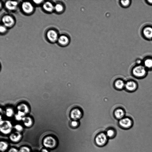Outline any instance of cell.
<instances>
[{
	"mask_svg": "<svg viewBox=\"0 0 152 152\" xmlns=\"http://www.w3.org/2000/svg\"><path fill=\"white\" fill-rule=\"evenodd\" d=\"M136 63L137 65H140L142 63V61L140 59H139L136 60Z\"/></svg>",
	"mask_w": 152,
	"mask_h": 152,
	"instance_id": "cell-28",
	"label": "cell"
},
{
	"mask_svg": "<svg viewBox=\"0 0 152 152\" xmlns=\"http://www.w3.org/2000/svg\"><path fill=\"white\" fill-rule=\"evenodd\" d=\"M23 11L27 13H30L33 11L34 7L32 4L28 2H24L22 5Z\"/></svg>",
	"mask_w": 152,
	"mask_h": 152,
	"instance_id": "cell-8",
	"label": "cell"
},
{
	"mask_svg": "<svg viewBox=\"0 0 152 152\" xmlns=\"http://www.w3.org/2000/svg\"><path fill=\"white\" fill-rule=\"evenodd\" d=\"M107 138L106 134L104 133H100L95 138V143L99 146H103L107 142Z\"/></svg>",
	"mask_w": 152,
	"mask_h": 152,
	"instance_id": "cell-4",
	"label": "cell"
},
{
	"mask_svg": "<svg viewBox=\"0 0 152 152\" xmlns=\"http://www.w3.org/2000/svg\"><path fill=\"white\" fill-rule=\"evenodd\" d=\"M148 72V70L143 65H137L132 69L131 75L136 79H142L147 76Z\"/></svg>",
	"mask_w": 152,
	"mask_h": 152,
	"instance_id": "cell-1",
	"label": "cell"
},
{
	"mask_svg": "<svg viewBox=\"0 0 152 152\" xmlns=\"http://www.w3.org/2000/svg\"><path fill=\"white\" fill-rule=\"evenodd\" d=\"M18 2L16 1H7L5 3V6L7 9L10 10H15L17 7Z\"/></svg>",
	"mask_w": 152,
	"mask_h": 152,
	"instance_id": "cell-12",
	"label": "cell"
},
{
	"mask_svg": "<svg viewBox=\"0 0 152 152\" xmlns=\"http://www.w3.org/2000/svg\"><path fill=\"white\" fill-rule=\"evenodd\" d=\"M143 34L148 39L152 38V28L145 27L143 30Z\"/></svg>",
	"mask_w": 152,
	"mask_h": 152,
	"instance_id": "cell-15",
	"label": "cell"
},
{
	"mask_svg": "<svg viewBox=\"0 0 152 152\" xmlns=\"http://www.w3.org/2000/svg\"><path fill=\"white\" fill-rule=\"evenodd\" d=\"M148 70H152V59L148 58L146 59L143 62V65Z\"/></svg>",
	"mask_w": 152,
	"mask_h": 152,
	"instance_id": "cell-16",
	"label": "cell"
},
{
	"mask_svg": "<svg viewBox=\"0 0 152 152\" xmlns=\"http://www.w3.org/2000/svg\"><path fill=\"white\" fill-rule=\"evenodd\" d=\"M2 22L5 27H10L14 24L15 21L13 18L9 15H6L2 19Z\"/></svg>",
	"mask_w": 152,
	"mask_h": 152,
	"instance_id": "cell-7",
	"label": "cell"
},
{
	"mask_svg": "<svg viewBox=\"0 0 152 152\" xmlns=\"http://www.w3.org/2000/svg\"><path fill=\"white\" fill-rule=\"evenodd\" d=\"M108 137L111 138L114 137L115 134V131L112 129H109L107 131L106 134Z\"/></svg>",
	"mask_w": 152,
	"mask_h": 152,
	"instance_id": "cell-21",
	"label": "cell"
},
{
	"mask_svg": "<svg viewBox=\"0 0 152 152\" xmlns=\"http://www.w3.org/2000/svg\"><path fill=\"white\" fill-rule=\"evenodd\" d=\"M81 115V113L80 110L78 109L73 110L71 113V117L75 120L80 118Z\"/></svg>",
	"mask_w": 152,
	"mask_h": 152,
	"instance_id": "cell-13",
	"label": "cell"
},
{
	"mask_svg": "<svg viewBox=\"0 0 152 152\" xmlns=\"http://www.w3.org/2000/svg\"><path fill=\"white\" fill-rule=\"evenodd\" d=\"M56 141L53 137L49 136L46 137L43 140V144L44 146L49 148L54 147L56 145Z\"/></svg>",
	"mask_w": 152,
	"mask_h": 152,
	"instance_id": "cell-6",
	"label": "cell"
},
{
	"mask_svg": "<svg viewBox=\"0 0 152 152\" xmlns=\"http://www.w3.org/2000/svg\"><path fill=\"white\" fill-rule=\"evenodd\" d=\"M22 135L20 132H16L11 134L10 136V139L13 142H17L21 139Z\"/></svg>",
	"mask_w": 152,
	"mask_h": 152,
	"instance_id": "cell-11",
	"label": "cell"
},
{
	"mask_svg": "<svg viewBox=\"0 0 152 152\" xmlns=\"http://www.w3.org/2000/svg\"><path fill=\"white\" fill-rule=\"evenodd\" d=\"M148 1L150 3L152 4V0H148Z\"/></svg>",
	"mask_w": 152,
	"mask_h": 152,
	"instance_id": "cell-31",
	"label": "cell"
},
{
	"mask_svg": "<svg viewBox=\"0 0 152 152\" xmlns=\"http://www.w3.org/2000/svg\"><path fill=\"white\" fill-rule=\"evenodd\" d=\"M0 131L4 134H8L10 133L12 129L11 124L9 122H1Z\"/></svg>",
	"mask_w": 152,
	"mask_h": 152,
	"instance_id": "cell-5",
	"label": "cell"
},
{
	"mask_svg": "<svg viewBox=\"0 0 152 152\" xmlns=\"http://www.w3.org/2000/svg\"><path fill=\"white\" fill-rule=\"evenodd\" d=\"M126 90L129 92H134L138 89V84L136 80L131 79L127 81L125 83V87Z\"/></svg>",
	"mask_w": 152,
	"mask_h": 152,
	"instance_id": "cell-3",
	"label": "cell"
},
{
	"mask_svg": "<svg viewBox=\"0 0 152 152\" xmlns=\"http://www.w3.org/2000/svg\"><path fill=\"white\" fill-rule=\"evenodd\" d=\"M30 150L28 147L23 146L21 147L19 151V152H30Z\"/></svg>",
	"mask_w": 152,
	"mask_h": 152,
	"instance_id": "cell-23",
	"label": "cell"
},
{
	"mask_svg": "<svg viewBox=\"0 0 152 152\" xmlns=\"http://www.w3.org/2000/svg\"><path fill=\"white\" fill-rule=\"evenodd\" d=\"M125 83L124 81L119 80H117L115 83V87L119 89H122L125 87Z\"/></svg>",
	"mask_w": 152,
	"mask_h": 152,
	"instance_id": "cell-18",
	"label": "cell"
},
{
	"mask_svg": "<svg viewBox=\"0 0 152 152\" xmlns=\"http://www.w3.org/2000/svg\"><path fill=\"white\" fill-rule=\"evenodd\" d=\"M54 9L58 12H61L64 11V7L62 4H57L54 6Z\"/></svg>",
	"mask_w": 152,
	"mask_h": 152,
	"instance_id": "cell-19",
	"label": "cell"
},
{
	"mask_svg": "<svg viewBox=\"0 0 152 152\" xmlns=\"http://www.w3.org/2000/svg\"><path fill=\"white\" fill-rule=\"evenodd\" d=\"M15 128L17 132H20L23 130V128L22 126L20 125H17L15 126Z\"/></svg>",
	"mask_w": 152,
	"mask_h": 152,
	"instance_id": "cell-24",
	"label": "cell"
},
{
	"mask_svg": "<svg viewBox=\"0 0 152 152\" xmlns=\"http://www.w3.org/2000/svg\"><path fill=\"white\" fill-rule=\"evenodd\" d=\"M71 125L74 127H76L78 125V122L74 120L71 122Z\"/></svg>",
	"mask_w": 152,
	"mask_h": 152,
	"instance_id": "cell-26",
	"label": "cell"
},
{
	"mask_svg": "<svg viewBox=\"0 0 152 152\" xmlns=\"http://www.w3.org/2000/svg\"><path fill=\"white\" fill-rule=\"evenodd\" d=\"M43 7L46 11L48 12H51L54 9L53 4L49 1L45 2L43 4Z\"/></svg>",
	"mask_w": 152,
	"mask_h": 152,
	"instance_id": "cell-14",
	"label": "cell"
},
{
	"mask_svg": "<svg viewBox=\"0 0 152 152\" xmlns=\"http://www.w3.org/2000/svg\"><path fill=\"white\" fill-rule=\"evenodd\" d=\"M35 3L38 4L41 3L43 1L42 0H35L33 1Z\"/></svg>",
	"mask_w": 152,
	"mask_h": 152,
	"instance_id": "cell-29",
	"label": "cell"
},
{
	"mask_svg": "<svg viewBox=\"0 0 152 152\" xmlns=\"http://www.w3.org/2000/svg\"><path fill=\"white\" fill-rule=\"evenodd\" d=\"M42 152H49L46 149H43L42 151Z\"/></svg>",
	"mask_w": 152,
	"mask_h": 152,
	"instance_id": "cell-30",
	"label": "cell"
},
{
	"mask_svg": "<svg viewBox=\"0 0 152 152\" xmlns=\"http://www.w3.org/2000/svg\"><path fill=\"white\" fill-rule=\"evenodd\" d=\"M8 152H19V151L15 148H11L8 151Z\"/></svg>",
	"mask_w": 152,
	"mask_h": 152,
	"instance_id": "cell-27",
	"label": "cell"
},
{
	"mask_svg": "<svg viewBox=\"0 0 152 152\" xmlns=\"http://www.w3.org/2000/svg\"><path fill=\"white\" fill-rule=\"evenodd\" d=\"M47 36L48 39L52 42L56 41L58 38L57 33L53 30L48 31L47 33Z\"/></svg>",
	"mask_w": 152,
	"mask_h": 152,
	"instance_id": "cell-9",
	"label": "cell"
},
{
	"mask_svg": "<svg viewBox=\"0 0 152 152\" xmlns=\"http://www.w3.org/2000/svg\"><path fill=\"white\" fill-rule=\"evenodd\" d=\"M8 145L6 142L1 141L0 142V150L2 152L6 151Z\"/></svg>",
	"mask_w": 152,
	"mask_h": 152,
	"instance_id": "cell-20",
	"label": "cell"
},
{
	"mask_svg": "<svg viewBox=\"0 0 152 152\" xmlns=\"http://www.w3.org/2000/svg\"><path fill=\"white\" fill-rule=\"evenodd\" d=\"M125 114L124 110L121 109H117L115 112V115L117 118L120 119L124 118Z\"/></svg>",
	"mask_w": 152,
	"mask_h": 152,
	"instance_id": "cell-17",
	"label": "cell"
},
{
	"mask_svg": "<svg viewBox=\"0 0 152 152\" xmlns=\"http://www.w3.org/2000/svg\"><path fill=\"white\" fill-rule=\"evenodd\" d=\"M7 30L6 27L4 26H1L0 31L1 33H3L5 32Z\"/></svg>",
	"mask_w": 152,
	"mask_h": 152,
	"instance_id": "cell-25",
	"label": "cell"
},
{
	"mask_svg": "<svg viewBox=\"0 0 152 152\" xmlns=\"http://www.w3.org/2000/svg\"><path fill=\"white\" fill-rule=\"evenodd\" d=\"M119 124L122 129L128 130L131 129L133 126L134 121L131 117H126L120 119Z\"/></svg>",
	"mask_w": 152,
	"mask_h": 152,
	"instance_id": "cell-2",
	"label": "cell"
},
{
	"mask_svg": "<svg viewBox=\"0 0 152 152\" xmlns=\"http://www.w3.org/2000/svg\"><path fill=\"white\" fill-rule=\"evenodd\" d=\"M58 41L60 45L65 46L69 44L70 41V39L67 36L63 35L60 36L58 38Z\"/></svg>",
	"mask_w": 152,
	"mask_h": 152,
	"instance_id": "cell-10",
	"label": "cell"
},
{
	"mask_svg": "<svg viewBox=\"0 0 152 152\" xmlns=\"http://www.w3.org/2000/svg\"><path fill=\"white\" fill-rule=\"evenodd\" d=\"M129 0H121L120 1L121 5L123 7H128L130 4Z\"/></svg>",
	"mask_w": 152,
	"mask_h": 152,
	"instance_id": "cell-22",
	"label": "cell"
}]
</instances>
